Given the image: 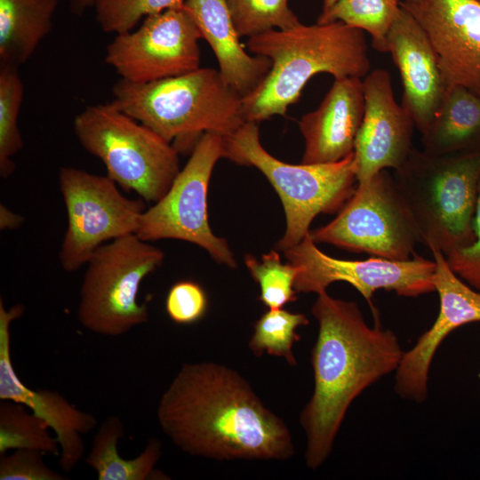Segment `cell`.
<instances>
[{
    "mask_svg": "<svg viewBox=\"0 0 480 480\" xmlns=\"http://www.w3.org/2000/svg\"><path fill=\"white\" fill-rule=\"evenodd\" d=\"M156 418L190 456L283 460L294 454L284 421L240 373L218 363L183 364L159 399Z\"/></svg>",
    "mask_w": 480,
    "mask_h": 480,
    "instance_id": "cell-1",
    "label": "cell"
},
{
    "mask_svg": "<svg viewBox=\"0 0 480 480\" xmlns=\"http://www.w3.org/2000/svg\"><path fill=\"white\" fill-rule=\"evenodd\" d=\"M311 313L318 333L311 351L314 391L300 422L306 434V465L321 467L352 402L367 388L396 372L404 351L397 336L370 327L357 304L317 293Z\"/></svg>",
    "mask_w": 480,
    "mask_h": 480,
    "instance_id": "cell-2",
    "label": "cell"
},
{
    "mask_svg": "<svg viewBox=\"0 0 480 480\" xmlns=\"http://www.w3.org/2000/svg\"><path fill=\"white\" fill-rule=\"evenodd\" d=\"M247 47L268 58L272 66L260 85L243 98L245 122L285 116L319 73L363 79L372 67L364 31L341 21L271 29L249 37Z\"/></svg>",
    "mask_w": 480,
    "mask_h": 480,
    "instance_id": "cell-3",
    "label": "cell"
},
{
    "mask_svg": "<svg viewBox=\"0 0 480 480\" xmlns=\"http://www.w3.org/2000/svg\"><path fill=\"white\" fill-rule=\"evenodd\" d=\"M112 95V105L178 151L193 150L205 132L227 136L245 123L243 97L211 68L148 83L120 78Z\"/></svg>",
    "mask_w": 480,
    "mask_h": 480,
    "instance_id": "cell-4",
    "label": "cell"
},
{
    "mask_svg": "<svg viewBox=\"0 0 480 480\" xmlns=\"http://www.w3.org/2000/svg\"><path fill=\"white\" fill-rule=\"evenodd\" d=\"M394 178L420 244L448 257L474 243L480 148L431 154L413 148Z\"/></svg>",
    "mask_w": 480,
    "mask_h": 480,
    "instance_id": "cell-5",
    "label": "cell"
},
{
    "mask_svg": "<svg viewBox=\"0 0 480 480\" xmlns=\"http://www.w3.org/2000/svg\"><path fill=\"white\" fill-rule=\"evenodd\" d=\"M223 157L257 168L277 192L286 218L284 234L276 247L282 252L309 233L317 215L339 212L357 186L354 152L332 164H288L263 148L258 124L253 122L223 136Z\"/></svg>",
    "mask_w": 480,
    "mask_h": 480,
    "instance_id": "cell-6",
    "label": "cell"
},
{
    "mask_svg": "<svg viewBox=\"0 0 480 480\" xmlns=\"http://www.w3.org/2000/svg\"><path fill=\"white\" fill-rule=\"evenodd\" d=\"M73 128L80 145L104 164L107 175L144 201H159L180 171L173 145L110 102L86 107Z\"/></svg>",
    "mask_w": 480,
    "mask_h": 480,
    "instance_id": "cell-7",
    "label": "cell"
},
{
    "mask_svg": "<svg viewBox=\"0 0 480 480\" xmlns=\"http://www.w3.org/2000/svg\"><path fill=\"white\" fill-rule=\"evenodd\" d=\"M163 251L135 234L99 247L86 263L77 317L88 331L119 337L145 324L147 304L138 302L142 281L161 266Z\"/></svg>",
    "mask_w": 480,
    "mask_h": 480,
    "instance_id": "cell-8",
    "label": "cell"
},
{
    "mask_svg": "<svg viewBox=\"0 0 480 480\" xmlns=\"http://www.w3.org/2000/svg\"><path fill=\"white\" fill-rule=\"evenodd\" d=\"M309 236L316 244L394 260L411 259L420 243L413 220L388 170L357 185L337 216L310 230Z\"/></svg>",
    "mask_w": 480,
    "mask_h": 480,
    "instance_id": "cell-9",
    "label": "cell"
},
{
    "mask_svg": "<svg viewBox=\"0 0 480 480\" xmlns=\"http://www.w3.org/2000/svg\"><path fill=\"white\" fill-rule=\"evenodd\" d=\"M223 157V136L205 132L191 151L166 194L142 213L135 235L141 240L186 241L204 249L218 263L236 267L225 238L208 222L207 192L213 168Z\"/></svg>",
    "mask_w": 480,
    "mask_h": 480,
    "instance_id": "cell-10",
    "label": "cell"
},
{
    "mask_svg": "<svg viewBox=\"0 0 480 480\" xmlns=\"http://www.w3.org/2000/svg\"><path fill=\"white\" fill-rule=\"evenodd\" d=\"M58 178L68 221L59 260L71 273L104 244L135 234L146 206L141 198L124 196L108 175L61 167Z\"/></svg>",
    "mask_w": 480,
    "mask_h": 480,
    "instance_id": "cell-11",
    "label": "cell"
},
{
    "mask_svg": "<svg viewBox=\"0 0 480 480\" xmlns=\"http://www.w3.org/2000/svg\"><path fill=\"white\" fill-rule=\"evenodd\" d=\"M288 262L298 273L294 280L296 292L319 293L335 282H346L372 303L378 290L396 292L400 296L417 297L435 292L433 276L436 262L413 254L407 260L372 257L348 260L328 256L316 247L309 233L296 245L284 251Z\"/></svg>",
    "mask_w": 480,
    "mask_h": 480,
    "instance_id": "cell-12",
    "label": "cell"
},
{
    "mask_svg": "<svg viewBox=\"0 0 480 480\" xmlns=\"http://www.w3.org/2000/svg\"><path fill=\"white\" fill-rule=\"evenodd\" d=\"M202 35L184 8L145 18L136 31L118 34L106 48L105 62L122 79L148 83L200 68Z\"/></svg>",
    "mask_w": 480,
    "mask_h": 480,
    "instance_id": "cell-13",
    "label": "cell"
},
{
    "mask_svg": "<svg viewBox=\"0 0 480 480\" xmlns=\"http://www.w3.org/2000/svg\"><path fill=\"white\" fill-rule=\"evenodd\" d=\"M363 88L364 114L354 148L357 185L382 170L401 167L413 148L416 127L409 112L396 102L386 69L371 70L363 78Z\"/></svg>",
    "mask_w": 480,
    "mask_h": 480,
    "instance_id": "cell-14",
    "label": "cell"
},
{
    "mask_svg": "<svg viewBox=\"0 0 480 480\" xmlns=\"http://www.w3.org/2000/svg\"><path fill=\"white\" fill-rule=\"evenodd\" d=\"M24 311L22 304L6 308L0 299V400L20 403L48 424L60 444L59 465L69 473L84 457V436L96 428L97 418L58 391L32 389L21 381L12 360L11 325Z\"/></svg>",
    "mask_w": 480,
    "mask_h": 480,
    "instance_id": "cell-15",
    "label": "cell"
},
{
    "mask_svg": "<svg viewBox=\"0 0 480 480\" xmlns=\"http://www.w3.org/2000/svg\"><path fill=\"white\" fill-rule=\"evenodd\" d=\"M435 291L440 300L438 316L432 326L403 353L395 376V391L403 399L422 403L428 397V372L443 340L455 329L480 322V292L471 289L450 267L446 257L433 251Z\"/></svg>",
    "mask_w": 480,
    "mask_h": 480,
    "instance_id": "cell-16",
    "label": "cell"
},
{
    "mask_svg": "<svg viewBox=\"0 0 480 480\" xmlns=\"http://www.w3.org/2000/svg\"><path fill=\"white\" fill-rule=\"evenodd\" d=\"M420 24L436 53L446 86L480 96V3L477 0L400 2Z\"/></svg>",
    "mask_w": 480,
    "mask_h": 480,
    "instance_id": "cell-17",
    "label": "cell"
},
{
    "mask_svg": "<svg viewBox=\"0 0 480 480\" xmlns=\"http://www.w3.org/2000/svg\"><path fill=\"white\" fill-rule=\"evenodd\" d=\"M387 44L402 80L401 105L422 136L434 121L446 91L436 53L423 28L401 5Z\"/></svg>",
    "mask_w": 480,
    "mask_h": 480,
    "instance_id": "cell-18",
    "label": "cell"
},
{
    "mask_svg": "<svg viewBox=\"0 0 480 480\" xmlns=\"http://www.w3.org/2000/svg\"><path fill=\"white\" fill-rule=\"evenodd\" d=\"M364 114L363 79L334 78L319 106L299 122L305 142L300 163L332 164L352 154Z\"/></svg>",
    "mask_w": 480,
    "mask_h": 480,
    "instance_id": "cell-19",
    "label": "cell"
},
{
    "mask_svg": "<svg viewBox=\"0 0 480 480\" xmlns=\"http://www.w3.org/2000/svg\"><path fill=\"white\" fill-rule=\"evenodd\" d=\"M184 8L212 48L227 84L243 98L252 92L269 72L272 62L244 49L226 0H185Z\"/></svg>",
    "mask_w": 480,
    "mask_h": 480,
    "instance_id": "cell-20",
    "label": "cell"
},
{
    "mask_svg": "<svg viewBox=\"0 0 480 480\" xmlns=\"http://www.w3.org/2000/svg\"><path fill=\"white\" fill-rule=\"evenodd\" d=\"M421 141L431 154L479 149L480 96L462 86L448 87Z\"/></svg>",
    "mask_w": 480,
    "mask_h": 480,
    "instance_id": "cell-21",
    "label": "cell"
},
{
    "mask_svg": "<svg viewBox=\"0 0 480 480\" xmlns=\"http://www.w3.org/2000/svg\"><path fill=\"white\" fill-rule=\"evenodd\" d=\"M58 0H0V64L20 68L51 32Z\"/></svg>",
    "mask_w": 480,
    "mask_h": 480,
    "instance_id": "cell-22",
    "label": "cell"
},
{
    "mask_svg": "<svg viewBox=\"0 0 480 480\" xmlns=\"http://www.w3.org/2000/svg\"><path fill=\"white\" fill-rule=\"evenodd\" d=\"M125 436L124 426L116 415L108 416L99 427L85 457L98 480H148L155 478V467L162 455L161 442L150 438L133 459H124L117 444Z\"/></svg>",
    "mask_w": 480,
    "mask_h": 480,
    "instance_id": "cell-23",
    "label": "cell"
},
{
    "mask_svg": "<svg viewBox=\"0 0 480 480\" xmlns=\"http://www.w3.org/2000/svg\"><path fill=\"white\" fill-rule=\"evenodd\" d=\"M48 424L26 405L9 400L0 403V454L10 450L30 449L60 455L56 436Z\"/></svg>",
    "mask_w": 480,
    "mask_h": 480,
    "instance_id": "cell-24",
    "label": "cell"
},
{
    "mask_svg": "<svg viewBox=\"0 0 480 480\" xmlns=\"http://www.w3.org/2000/svg\"><path fill=\"white\" fill-rule=\"evenodd\" d=\"M401 0H339L316 23L341 21L370 34L372 47L388 53L387 36L400 9Z\"/></svg>",
    "mask_w": 480,
    "mask_h": 480,
    "instance_id": "cell-25",
    "label": "cell"
},
{
    "mask_svg": "<svg viewBox=\"0 0 480 480\" xmlns=\"http://www.w3.org/2000/svg\"><path fill=\"white\" fill-rule=\"evenodd\" d=\"M23 94L19 68L0 64V176L4 179L15 171L12 157L24 147L18 126Z\"/></svg>",
    "mask_w": 480,
    "mask_h": 480,
    "instance_id": "cell-26",
    "label": "cell"
},
{
    "mask_svg": "<svg viewBox=\"0 0 480 480\" xmlns=\"http://www.w3.org/2000/svg\"><path fill=\"white\" fill-rule=\"evenodd\" d=\"M308 324V317L300 313L274 308L265 312L254 324L249 348L255 356L266 352L270 356L284 357L289 365L297 362L292 354L293 343L300 340L297 330Z\"/></svg>",
    "mask_w": 480,
    "mask_h": 480,
    "instance_id": "cell-27",
    "label": "cell"
},
{
    "mask_svg": "<svg viewBox=\"0 0 480 480\" xmlns=\"http://www.w3.org/2000/svg\"><path fill=\"white\" fill-rule=\"evenodd\" d=\"M289 0H226L233 24L240 37H252L271 29H288L300 25Z\"/></svg>",
    "mask_w": 480,
    "mask_h": 480,
    "instance_id": "cell-28",
    "label": "cell"
},
{
    "mask_svg": "<svg viewBox=\"0 0 480 480\" xmlns=\"http://www.w3.org/2000/svg\"><path fill=\"white\" fill-rule=\"evenodd\" d=\"M244 263L260 285V300L268 309L281 308L297 300L293 284L298 269L288 261L283 263L276 251L265 253L261 260L246 254Z\"/></svg>",
    "mask_w": 480,
    "mask_h": 480,
    "instance_id": "cell-29",
    "label": "cell"
},
{
    "mask_svg": "<svg viewBox=\"0 0 480 480\" xmlns=\"http://www.w3.org/2000/svg\"><path fill=\"white\" fill-rule=\"evenodd\" d=\"M185 0H96L95 17L102 31L123 34L143 18L184 7Z\"/></svg>",
    "mask_w": 480,
    "mask_h": 480,
    "instance_id": "cell-30",
    "label": "cell"
},
{
    "mask_svg": "<svg viewBox=\"0 0 480 480\" xmlns=\"http://www.w3.org/2000/svg\"><path fill=\"white\" fill-rule=\"evenodd\" d=\"M207 296L196 282L186 280L174 284L165 299L168 316L176 324H190L199 321L207 309Z\"/></svg>",
    "mask_w": 480,
    "mask_h": 480,
    "instance_id": "cell-31",
    "label": "cell"
},
{
    "mask_svg": "<svg viewBox=\"0 0 480 480\" xmlns=\"http://www.w3.org/2000/svg\"><path fill=\"white\" fill-rule=\"evenodd\" d=\"M44 455L30 449H17L11 454H0V480L67 479L44 462Z\"/></svg>",
    "mask_w": 480,
    "mask_h": 480,
    "instance_id": "cell-32",
    "label": "cell"
},
{
    "mask_svg": "<svg viewBox=\"0 0 480 480\" xmlns=\"http://www.w3.org/2000/svg\"><path fill=\"white\" fill-rule=\"evenodd\" d=\"M474 243L446 257L452 269L468 285L480 292V180L475 209Z\"/></svg>",
    "mask_w": 480,
    "mask_h": 480,
    "instance_id": "cell-33",
    "label": "cell"
},
{
    "mask_svg": "<svg viewBox=\"0 0 480 480\" xmlns=\"http://www.w3.org/2000/svg\"><path fill=\"white\" fill-rule=\"evenodd\" d=\"M24 222V217L10 211L3 204H0V228L14 229Z\"/></svg>",
    "mask_w": 480,
    "mask_h": 480,
    "instance_id": "cell-34",
    "label": "cell"
},
{
    "mask_svg": "<svg viewBox=\"0 0 480 480\" xmlns=\"http://www.w3.org/2000/svg\"><path fill=\"white\" fill-rule=\"evenodd\" d=\"M96 0H68L70 12L81 16L86 9L94 7Z\"/></svg>",
    "mask_w": 480,
    "mask_h": 480,
    "instance_id": "cell-35",
    "label": "cell"
},
{
    "mask_svg": "<svg viewBox=\"0 0 480 480\" xmlns=\"http://www.w3.org/2000/svg\"><path fill=\"white\" fill-rule=\"evenodd\" d=\"M339 0H323V7L321 15L328 12L338 2Z\"/></svg>",
    "mask_w": 480,
    "mask_h": 480,
    "instance_id": "cell-36",
    "label": "cell"
},
{
    "mask_svg": "<svg viewBox=\"0 0 480 480\" xmlns=\"http://www.w3.org/2000/svg\"><path fill=\"white\" fill-rule=\"evenodd\" d=\"M402 2L404 3H407V4H414V3H418L421 0H401Z\"/></svg>",
    "mask_w": 480,
    "mask_h": 480,
    "instance_id": "cell-37",
    "label": "cell"
},
{
    "mask_svg": "<svg viewBox=\"0 0 480 480\" xmlns=\"http://www.w3.org/2000/svg\"><path fill=\"white\" fill-rule=\"evenodd\" d=\"M479 379H480V372H479Z\"/></svg>",
    "mask_w": 480,
    "mask_h": 480,
    "instance_id": "cell-38",
    "label": "cell"
},
{
    "mask_svg": "<svg viewBox=\"0 0 480 480\" xmlns=\"http://www.w3.org/2000/svg\"><path fill=\"white\" fill-rule=\"evenodd\" d=\"M480 3V0H477Z\"/></svg>",
    "mask_w": 480,
    "mask_h": 480,
    "instance_id": "cell-39",
    "label": "cell"
}]
</instances>
